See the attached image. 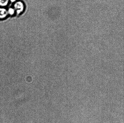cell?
<instances>
[{"mask_svg":"<svg viewBox=\"0 0 124 123\" xmlns=\"http://www.w3.org/2000/svg\"><path fill=\"white\" fill-rule=\"evenodd\" d=\"M14 9L17 14H20L24 10L25 5L23 2L20 1H17L14 5Z\"/></svg>","mask_w":124,"mask_h":123,"instance_id":"6da1fadb","label":"cell"},{"mask_svg":"<svg viewBox=\"0 0 124 123\" xmlns=\"http://www.w3.org/2000/svg\"><path fill=\"white\" fill-rule=\"evenodd\" d=\"M8 14L7 9L4 8H0V19H4L7 16Z\"/></svg>","mask_w":124,"mask_h":123,"instance_id":"7a4b0ae2","label":"cell"},{"mask_svg":"<svg viewBox=\"0 0 124 123\" xmlns=\"http://www.w3.org/2000/svg\"><path fill=\"white\" fill-rule=\"evenodd\" d=\"M9 2V0H0V6L2 7L6 6Z\"/></svg>","mask_w":124,"mask_h":123,"instance_id":"3957f363","label":"cell"},{"mask_svg":"<svg viewBox=\"0 0 124 123\" xmlns=\"http://www.w3.org/2000/svg\"><path fill=\"white\" fill-rule=\"evenodd\" d=\"M15 10L14 8H8V10H7L8 14H9L10 15H13L15 13Z\"/></svg>","mask_w":124,"mask_h":123,"instance_id":"277c9868","label":"cell"},{"mask_svg":"<svg viewBox=\"0 0 124 123\" xmlns=\"http://www.w3.org/2000/svg\"><path fill=\"white\" fill-rule=\"evenodd\" d=\"M17 0H9V2H10L11 3H15L16 2Z\"/></svg>","mask_w":124,"mask_h":123,"instance_id":"5b68a950","label":"cell"}]
</instances>
